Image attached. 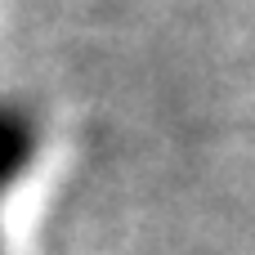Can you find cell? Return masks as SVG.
<instances>
[{
    "label": "cell",
    "mask_w": 255,
    "mask_h": 255,
    "mask_svg": "<svg viewBox=\"0 0 255 255\" xmlns=\"http://www.w3.org/2000/svg\"><path fill=\"white\" fill-rule=\"evenodd\" d=\"M27 157H31V126H27V117L0 108V193L18 179Z\"/></svg>",
    "instance_id": "obj_1"
}]
</instances>
